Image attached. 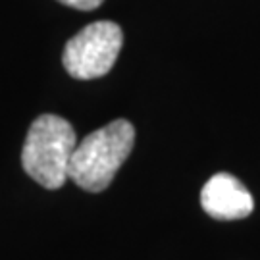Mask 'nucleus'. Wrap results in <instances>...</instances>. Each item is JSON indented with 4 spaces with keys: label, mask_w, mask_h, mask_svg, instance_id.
I'll return each mask as SVG.
<instances>
[{
    "label": "nucleus",
    "mask_w": 260,
    "mask_h": 260,
    "mask_svg": "<svg viewBox=\"0 0 260 260\" xmlns=\"http://www.w3.org/2000/svg\"><path fill=\"white\" fill-rule=\"evenodd\" d=\"M135 145V127L127 120H114L87 135L74 150L70 162V179L75 185L101 193L112 183L116 172Z\"/></svg>",
    "instance_id": "f257e3e1"
},
{
    "label": "nucleus",
    "mask_w": 260,
    "mask_h": 260,
    "mask_svg": "<svg viewBox=\"0 0 260 260\" xmlns=\"http://www.w3.org/2000/svg\"><path fill=\"white\" fill-rule=\"evenodd\" d=\"M121 47L123 33L118 23L108 19L94 21L66 43L62 62L75 79H96L110 72Z\"/></svg>",
    "instance_id": "7ed1b4c3"
},
{
    "label": "nucleus",
    "mask_w": 260,
    "mask_h": 260,
    "mask_svg": "<svg viewBox=\"0 0 260 260\" xmlns=\"http://www.w3.org/2000/svg\"><path fill=\"white\" fill-rule=\"evenodd\" d=\"M58 2H62L66 6H70V8H75V10H94L99 8L101 4H103L104 0H58Z\"/></svg>",
    "instance_id": "39448f33"
},
{
    "label": "nucleus",
    "mask_w": 260,
    "mask_h": 260,
    "mask_svg": "<svg viewBox=\"0 0 260 260\" xmlns=\"http://www.w3.org/2000/svg\"><path fill=\"white\" fill-rule=\"evenodd\" d=\"M75 147L74 125L56 114H43L31 123L23 143V170L45 189H60L70 179Z\"/></svg>",
    "instance_id": "f03ea898"
},
{
    "label": "nucleus",
    "mask_w": 260,
    "mask_h": 260,
    "mask_svg": "<svg viewBox=\"0 0 260 260\" xmlns=\"http://www.w3.org/2000/svg\"><path fill=\"white\" fill-rule=\"evenodd\" d=\"M201 205L214 220L232 222L251 216L254 201L249 189L232 174H214L201 191Z\"/></svg>",
    "instance_id": "20e7f679"
}]
</instances>
